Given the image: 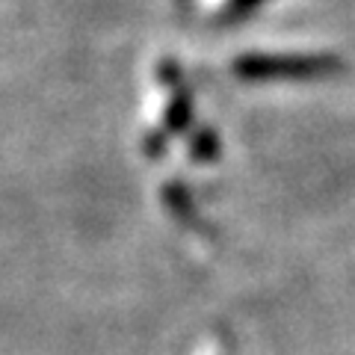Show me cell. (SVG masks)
Returning <instances> with one entry per match:
<instances>
[{
  "label": "cell",
  "instance_id": "cell-1",
  "mask_svg": "<svg viewBox=\"0 0 355 355\" xmlns=\"http://www.w3.org/2000/svg\"><path fill=\"white\" fill-rule=\"evenodd\" d=\"M252 74H261V77H270V74H279V77H311V74H329V69H335V60H326V57H317V60H252L249 62Z\"/></svg>",
  "mask_w": 355,
  "mask_h": 355
}]
</instances>
